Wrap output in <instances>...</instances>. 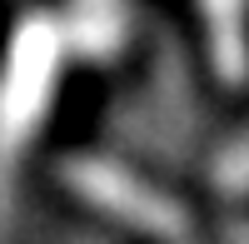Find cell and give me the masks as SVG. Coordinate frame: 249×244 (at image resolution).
<instances>
[{
  "mask_svg": "<svg viewBox=\"0 0 249 244\" xmlns=\"http://www.w3.org/2000/svg\"><path fill=\"white\" fill-rule=\"evenodd\" d=\"M214 190L224 199H244L249 194V135L234 139V145L214 159Z\"/></svg>",
  "mask_w": 249,
  "mask_h": 244,
  "instance_id": "5b68a950",
  "label": "cell"
},
{
  "mask_svg": "<svg viewBox=\"0 0 249 244\" xmlns=\"http://www.w3.org/2000/svg\"><path fill=\"white\" fill-rule=\"evenodd\" d=\"M60 179L95 205L100 214L120 219L140 234H160V239H184L190 234V214H184L170 194L150 190L140 174H130L124 165H110V159H95V155H75L60 165Z\"/></svg>",
  "mask_w": 249,
  "mask_h": 244,
  "instance_id": "7a4b0ae2",
  "label": "cell"
},
{
  "mask_svg": "<svg viewBox=\"0 0 249 244\" xmlns=\"http://www.w3.org/2000/svg\"><path fill=\"white\" fill-rule=\"evenodd\" d=\"M65 50H70V35L50 15H25L15 25L5 45V65H0V174L35 139L40 120L55 100Z\"/></svg>",
  "mask_w": 249,
  "mask_h": 244,
  "instance_id": "6da1fadb",
  "label": "cell"
},
{
  "mask_svg": "<svg viewBox=\"0 0 249 244\" xmlns=\"http://www.w3.org/2000/svg\"><path fill=\"white\" fill-rule=\"evenodd\" d=\"M210 65L230 90L249 80V0H199Z\"/></svg>",
  "mask_w": 249,
  "mask_h": 244,
  "instance_id": "3957f363",
  "label": "cell"
},
{
  "mask_svg": "<svg viewBox=\"0 0 249 244\" xmlns=\"http://www.w3.org/2000/svg\"><path fill=\"white\" fill-rule=\"evenodd\" d=\"M70 35L85 55H110L120 45V0H70Z\"/></svg>",
  "mask_w": 249,
  "mask_h": 244,
  "instance_id": "277c9868",
  "label": "cell"
}]
</instances>
